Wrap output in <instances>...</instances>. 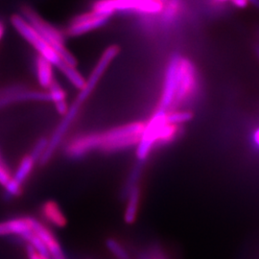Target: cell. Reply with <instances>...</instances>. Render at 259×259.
Here are the masks:
<instances>
[{
    "instance_id": "5bb4252c",
    "label": "cell",
    "mask_w": 259,
    "mask_h": 259,
    "mask_svg": "<svg viewBox=\"0 0 259 259\" xmlns=\"http://www.w3.org/2000/svg\"><path fill=\"white\" fill-rule=\"evenodd\" d=\"M21 237L27 242L28 245L30 247H32L40 255H42L46 258L50 259L49 252H48V250H47L45 243L41 241V239L37 236L36 233H34L32 231H30L27 233H25L24 235H22Z\"/></svg>"
},
{
    "instance_id": "277c9868",
    "label": "cell",
    "mask_w": 259,
    "mask_h": 259,
    "mask_svg": "<svg viewBox=\"0 0 259 259\" xmlns=\"http://www.w3.org/2000/svg\"><path fill=\"white\" fill-rule=\"evenodd\" d=\"M198 88L197 70L194 65L187 59L178 57L176 74V93L171 111L187 103L194 97Z\"/></svg>"
},
{
    "instance_id": "5b68a950",
    "label": "cell",
    "mask_w": 259,
    "mask_h": 259,
    "mask_svg": "<svg viewBox=\"0 0 259 259\" xmlns=\"http://www.w3.org/2000/svg\"><path fill=\"white\" fill-rule=\"evenodd\" d=\"M11 22L14 28L19 32V35H21V37L37 50L40 57L46 59L51 65L57 66L59 69L63 67L65 63L56 52L55 49L47 44L21 15H13Z\"/></svg>"
},
{
    "instance_id": "52a82bcc",
    "label": "cell",
    "mask_w": 259,
    "mask_h": 259,
    "mask_svg": "<svg viewBox=\"0 0 259 259\" xmlns=\"http://www.w3.org/2000/svg\"><path fill=\"white\" fill-rule=\"evenodd\" d=\"M143 0H96L93 11L111 18L116 12H136L139 14Z\"/></svg>"
},
{
    "instance_id": "d6986e66",
    "label": "cell",
    "mask_w": 259,
    "mask_h": 259,
    "mask_svg": "<svg viewBox=\"0 0 259 259\" xmlns=\"http://www.w3.org/2000/svg\"><path fill=\"white\" fill-rule=\"evenodd\" d=\"M47 145H48V139H40L39 140H37V143L35 144L34 148L31 152V156L33 157V158L37 161L40 159V157H42V155L45 154L46 150L47 148Z\"/></svg>"
},
{
    "instance_id": "484cf974",
    "label": "cell",
    "mask_w": 259,
    "mask_h": 259,
    "mask_svg": "<svg viewBox=\"0 0 259 259\" xmlns=\"http://www.w3.org/2000/svg\"><path fill=\"white\" fill-rule=\"evenodd\" d=\"M257 50H258V54H259V47H258V49H257Z\"/></svg>"
},
{
    "instance_id": "ffe728a7",
    "label": "cell",
    "mask_w": 259,
    "mask_h": 259,
    "mask_svg": "<svg viewBox=\"0 0 259 259\" xmlns=\"http://www.w3.org/2000/svg\"><path fill=\"white\" fill-rule=\"evenodd\" d=\"M4 187H5V194L10 198L19 196L21 193V190H22V185L16 183L12 178H11L9 182L4 185Z\"/></svg>"
},
{
    "instance_id": "7402d4cb",
    "label": "cell",
    "mask_w": 259,
    "mask_h": 259,
    "mask_svg": "<svg viewBox=\"0 0 259 259\" xmlns=\"http://www.w3.org/2000/svg\"><path fill=\"white\" fill-rule=\"evenodd\" d=\"M27 255L29 259H48L44 257L42 255H40L38 252L34 250L32 247H30L29 245L27 247Z\"/></svg>"
},
{
    "instance_id": "2e32d148",
    "label": "cell",
    "mask_w": 259,
    "mask_h": 259,
    "mask_svg": "<svg viewBox=\"0 0 259 259\" xmlns=\"http://www.w3.org/2000/svg\"><path fill=\"white\" fill-rule=\"evenodd\" d=\"M167 123L175 124V125H181L185 122L190 121L193 118V113L188 111H166L165 114Z\"/></svg>"
},
{
    "instance_id": "ba28073f",
    "label": "cell",
    "mask_w": 259,
    "mask_h": 259,
    "mask_svg": "<svg viewBox=\"0 0 259 259\" xmlns=\"http://www.w3.org/2000/svg\"><path fill=\"white\" fill-rule=\"evenodd\" d=\"M31 223V229L32 232L36 233L37 236L45 243L47 247L50 259H65V254L62 247L60 246L59 242L54 236V234L47 229L46 226H44L37 219L30 217Z\"/></svg>"
},
{
    "instance_id": "d4e9b609",
    "label": "cell",
    "mask_w": 259,
    "mask_h": 259,
    "mask_svg": "<svg viewBox=\"0 0 259 259\" xmlns=\"http://www.w3.org/2000/svg\"><path fill=\"white\" fill-rule=\"evenodd\" d=\"M253 141H254L255 145H257L259 147V129L256 130L253 135Z\"/></svg>"
},
{
    "instance_id": "e0dca14e",
    "label": "cell",
    "mask_w": 259,
    "mask_h": 259,
    "mask_svg": "<svg viewBox=\"0 0 259 259\" xmlns=\"http://www.w3.org/2000/svg\"><path fill=\"white\" fill-rule=\"evenodd\" d=\"M48 96H49V100H51L54 104H59L61 102H65V97H66V93L65 91L62 89V87L58 83H56L55 81L48 88Z\"/></svg>"
},
{
    "instance_id": "ac0fdd59",
    "label": "cell",
    "mask_w": 259,
    "mask_h": 259,
    "mask_svg": "<svg viewBox=\"0 0 259 259\" xmlns=\"http://www.w3.org/2000/svg\"><path fill=\"white\" fill-rule=\"evenodd\" d=\"M106 246L116 258L129 259V254L127 250H125L115 239H112V238L108 239L106 241Z\"/></svg>"
},
{
    "instance_id": "7a4b0ae2",
    "label": "cell",
    "mask_w": 259,
    "mask_h": 259,
    "mask_svg": "<svg viewBox=\"0 0 259 259\" xmlns=\"http://www.w3.org/2000/svg\"><path fill=\"white\" fill-rule=\"evenodd\" d=\"M21 16L27 20L28 23L37 31L48 45L55 49L64 63L76 66L77 61L74 56L65 47V34L62 31L39 17L35 10L27 5L21 7Z\"/></svg>"
},
{
    "instance_id": "7c38bea8",
    "label": "cell",
    "mask_w": 259,
    "mask_h": 259,
    "mask_svg": "<svg viewBox=\"0 0 259 259\" xmlns=\"http://www.w3.org/2000/svg\"><path fill=\"white\" fill-rule=\"evenodd\" d=\"M140 202V190L139 186H134L128 192V202L124 214V220L127 224L136 221Z\"/></svg>"
},
{
    "instance_id": "3957f363",
    "label": "cell",
    "mask_w": 259,
    "mask_h": 259,
    "mask_svg": "<svg viewBox=\"0 0 259 259\" xmlns=\"http://www.w3.org/2000/svg\"><path fill=\"white\" fill-rule=\"evenodd\" d=\"M145 124L135 122L98 133V150L104 153L117 152L138 144Z\"/></svg>"
},
{
    "instance_id": "9a60e30c",
    "label": "cell",
    "mask_w": 259,
    "mask_h": 259,
    "mask_svg": "<svg viewBox=\"0 0 259 259\" xmlns=\"http://www.w3.org/2000/svg\"><path fill=\"white\" fill-rule=\"evenodd\" d=\"M60 70L65 75V77L70 81V83H72L76 89L81 90L84 85L85 79L76 69V66H71V65L65 64Z\"/></svg>"
},
{
    "instance_id": "cb8c5ba5",
    "label": "cell",
    "mask_w": 259,
    "mask_h": 259,
    "mask_svg": "<svg viewBox=\"0 0 259 259\" xmlns=\"http://www.w3.org/2000/svg\"><path fill=\"white\" fill-rule=\"evenodd\" d=\"M4 34H5V25H4V23L0 20V40L2 39Z\"/></svg>"
},
{
    "instance_id": "4fadbf2b",
    "label": "cell",
    "mask_w": 259,
    "mask_h": 259,
    "mask_svg": "<svg viewBox=\"0 0 259 259\" xmlns=\"http://www.w3.org/2000/svg\"><path fill=\"white\" fill-rule=\"evenodd\" d=\"M35 163H36V160L31 155H28L26 157H23L15 172V175L12 177V179L19 185H23V183L26 181L30 173L32 172Z\"/></svg>"
},
{
    "instance_id": "30bf717a",
    "label": "cell",
    "mask_w": 259,
    "mask_h": 259,
    "mask_svg": "<svg viewBox=\"0 0 259 259\" xmlns=\"http://www.w3.org/2000/svg\"><path fill=\"white\" fill-rule=\"evenodd\" d=\"M41 215L46 221L57 228H64L66 225L65 214L54 201H47L41 205Z\"/></svg>"
},
{
    "instance_id": "6da1fadb",
    "label": "cell",
    "mask_w": 259,
    "mask_h": 259,
    "mask_svg": "<svg viewBox=\"0 0 259 259\" xmlns=\"http://www.w3.org/2000/svg\"><path fill=\"white\" fill-rule=\"evenodd\" d=\"M118 53H119V47H116V46H111L104 51L97 65L94 67L92 74L90 76L89 80L85 81L84 85L80 90V93L78 94L76 101L70 107H68V111L64 115L65 116L64 119L60 123L58 128L56 129L52 138L48 140L47 150H46L45 154L42 155V157H40V159H39L40 164H46L50 160V158L55 153L56 149L58 148V146L61 144L62 140L64 139L65 133L67 132V130L69 129L70 125L72 124V122L76 118L82 104L92 94L94 88L99 82L100 78L102 77L104 72L106 71V69L111 64V61L118 55Z\"/></svg>"
},
{
    "instance_id": "9c48e42d",
    "label": "cell",
    "mask_w": 259,
    "mask_h": 259,
    "mask_svg": "<svg viewBox=\"0 0 259 259\" xmlns=\"http://www.w3.org/2000/svg\"><path fill=\"white\" fill-rule=\"evenodd\" d=\"M30 231H32L30 217H19L0 222V236L11 234L22 236Z\"/></svg>"
},
{
    "instance_id": "603a6c76",
    "label": "cell",
    "mask_w": 259,
    "mask_h": 259,
    "mask_svg": "<svg viewBox=\"0 0 259 259\" xmlns=\"http://www.w3.org/2000/svg\"><path fill=\"white\" fill-rule=\"evenodd\" d=\"M232 4L238 8H245L250 3L249 0H231Z\"/></svg>"
},
{
    "instance_id": "8fae6325",
    "label": "cell",
    "mask_w": 259,
    "mask_h": 259,
    "mask_svg": "<svg viewBox=\"0 0 259 259\" xmlns=\"http://www.w3.org/2000/svg\"><path fill=\"white\" fill-rule=\"evenodd\" d=\"M37 66V76L40 87L48 89L54 82L53 65H51L46 59L38 56L36 61Z\"/></svg>"
},
{
    "instance_id": "44dd1931",
    "label": "cell",
    "mask_w": 259,
    "mask_h": 259,
    "mask_svg": "<svg viewBox=\"0 0 259 259\" xmlns=\"http://www.w3.org/2000/svg\"><path fill=\"white\" fill-rule=\"evenodd\" d=\"M11 173H10L9 169L6 166V164L3 162L1 156H0V185H6L10 180H11Z\"/></svg>"
},
{
    "instance_id": "8992f818",
    "label": "cell",
    "mask_w": 259,
    "mask_h": 259,
    "mask_svg": "<svg viewBox=\"0 0 259 259\" xmlns=\"http://www.w3.org/2000/svg\"><path fill=\"white\" fill-rule=\"evenodd\" d=\"M110 17L99 14L95 11L81 14L70 21L65 30V35L68 37H77L89 33L97 28L101 27L108 22Z\"/></svg>"
}]
</instances>
